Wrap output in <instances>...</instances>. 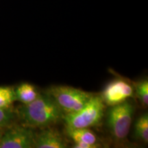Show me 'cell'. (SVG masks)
I'll return each instance as SVG.
<instances>
[{"instance_id":"14","label":"cell","mask_w":148,"mask_h":148,"mask_svg":"<svg viewBox=\"0 0 148 148\" xmlns=\"http://www.w3.org/2000/svg\"><path fill=\"white\" fill-rule=\"evenodd\" d=\"M100 147L99 144H95V145H91V144H88L86 143H74L73 147L74 148H97Z\"/></svg>"},{"instance_id":"9","label":"cell","mask_w":148,"mask_h":148,"mask_svg":"<svg viewBox=\"0 0 148 148\" xmlns=\"http://www.w3.org/2000/svg\"><path fill=\"white\" fill-rule=\"evenodd\" d=\"M16 100L23 104L32 102L38 97L39 93L34 86L29 83H23L14 89Z\"/></svg>"},{"instance_id":"15","label":"cell","mask_w":148,"mask_h":148,"mask_svg":"<svg viewBox=\"0 0 148 148\" xmlns=\"http://www.w3.org/2000/svg\"><path fill=\"white\" fill-rule=\"evenodd\" d=\"M2 129H3V128H1V127H0V138H1V135H2V134H3V131H2Z\"/></svg>"},{"instance_id":"8","label":"cell","mask_w":148,"mask_h":148,"mask_svg":"<svg viewBox=\"0 0 148 148\" xmlns=\"http://www.w3.org/2000/svg\"><path fill=\"white\" fill-rule=\"evenodd\" d=\"M66 133L74 143L80 142L91 145L98 144L97 136L89 128L66 129Z\"/></svg>"},{"instance_id":"3","label":"cell","mask_w":148,"mask_h":148,"mask_svg":"<svg viewBox=\"0 0 148 148\" xmlns=\"http://www.w3.org/2000/svg\"><path fill=\"white\" fill-rule=\"evenodd\" d=\"M64 114L73 113L83 108L94 95L71 86H51L47 90Z\"/></svg>"},{"instance_id":"1","label":"cell","mask_w":148,"mask_h":148,"mask_svg":"<svg viewBox=\"0 0 148 148\" xmlns=\"http://www.w3.org/2000/svg\"><path fill=\"white\" fill-rule=\"evenodd\" d=\"M22 125L30 128H45L63 119L64 113L49 94H39L32 102L16 110Z\"/></svg>"},{"instance_id":"7","label":"cell","mask_w":148,"mask_h":148,"mask_svg":"<svg viewBox=\"0 0 148 148\" xmlns=\"http://www.w3.org/2000/svg\"><path fill=\"white\" fill-rule=\"evenodd\" d=\"M46 128V127H45ZM36 148H65L66 143L57 130L47 127L36 134L34 147Z\"/></svg>"},{"instance_id":"2","label":"cell","mask_w":148,"mask_h":148,"mask_svg":"<svg viewBox=\"0 0 148 148\" xmlns=\"http://www.w3.org/2000/svg\"><path fill=\"white\" fill-rule=\"evenodd\" d=\"M105 103L101 96L95 95L85 106L73 113L64 114L66 129L90 128L100 123L104 114Z\"/></svg>"},{"instance_id":"11","label":"cell","mask_w":148,"mask_h":148,"mask_svg":"<svg viewBox=\"0 0 148 148\" xmlns=\"http://www.w3.org/2000/svg\"><path fill=\"white\" fill-rule=\"evenodd\" d=\"M16 101L13 88L10 86H0V108H10Z\"/></svg>"},{"instance_id":"4","label":"cell","mask_w":148,"mask_h":148,"mask_svg":"<svg viewBox=\"0 0 148 148\" xmlns=\"http://www.w3.org/2000/svg\"><path fill=\"white\" fill-rule=\"evenodd\" d=\"M134 112V106L127 100L111 106L107 116V125L116 140L123 141L127 138Z\"/></svg>"},{"instance_id":"5","label":"cell","mask_w":148,"mask_h":148,"mask_svg":"<svg viewBox=\"0 0 148 148\" xmlns=\"http://www.w3.org/2000/svg\"><path fill=\"white\" fill-rule=\"evenodd\" d=\"M36 134L32 128L14 125L3 132L0 138V148H32Z\"/></svg>"},{"instance_id":"6","label":"cell","mask_w":148,"mask_h":148,"mask_svg":"<svg viewBox=\"0 0 148 148\" xmlns=\"http://www.w3.org/2000/svg\"><path fill=\"white\" fill-rule=\"evenodd\" d=\"M133 93L134 89L128 82L123 79H116L106 85L101 97L105 104L112 106L127 101Z\"/></svg>"},{"instance_id":"12","label":"cell","mask_w":148,"mask_h":148,"mask_svg":"<svg viewBox=\"0 0 148 148\" xmlns=\"http://www.w3.org/2000/svg\"><path fill=\"white\" fill-rule=\"evenodd\" d=\"M135 91L138 101L142 106L147 107L148 105V80L145 79L135 84Z\"/></svg>"},{"instance_id":"10","label":"cell","mask_w":148,"mask_h":148,"mask_svg":"<svg viewBox=\"0 0 148 148\" xmlns=\"http://www.w3.org/2000/svg\"><path fill=\"white\" fill-rule=\"evenodd\" d=\"M135 136L143 141L148 143V114L145 112L138 118L134 125Z\"/></svg>"},{"instance_id":"13","label":"cell","mask_w":148,"mask_h":148,"mask_svg":"<svg viewBox=\"0 0 148 148\" xmlns=\"http://www.w3.org/2000/svg\"><path fill=\"white\" fill-rule=\"evenodd\" d=\"M14 118V113L10 108H0V127L8 126Z\"/></svg>"}]
</instances>
